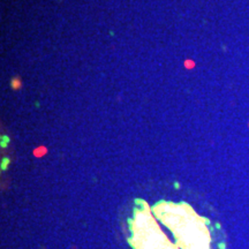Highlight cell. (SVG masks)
Instances as JSON below:
<instances>
[{
    "label": "cell",
    "mask_w": 249,
    "mask_h": 249,
    "mask_svg": "<svg viewBox=\"0 0 249 249\" xmlns=\"http://www.w3.org/2000/svg\"><path fill=\"white\" fill-rule=\"evenodd\" d=\"M12 87H13V89L17 90V89L21 87V81H20L19 78H13V81H12Z\"/></svg>",
    "instance_id": "cell-1"
}]
</instances>
